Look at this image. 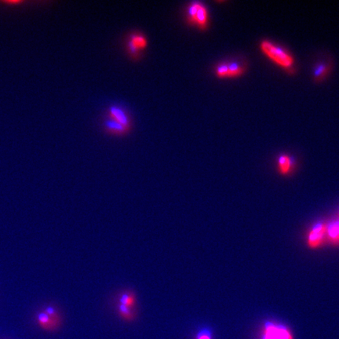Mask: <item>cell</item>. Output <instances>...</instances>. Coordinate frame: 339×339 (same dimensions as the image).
Here are the masks:
<instances>
[{"label":"cell","mask_w":339,"mask_h":339,"mask_svg":"<svg viewBox=\"0 0 339 339\" xmlns=\"http://www.w3.org/2000/svg\"><path fill=\"white\" fill-rule=\"evenodd\" d=\"M260 49L262 52L276 65L286 70L292 69L294 64V58L285 49L266 40L261 42Z\"/></svg>","instance_id":"obj_1"},{"label":"cell","mask_w":339,"mask_h":339,"mask_svg":"<svg viewBox=\"0 0 339 339\" xmlns=\"http://www.w3.org/2000/svg\"><path fill=\"white\" fill-rule=\"evenodd\" d=\"M261 339H294L291 330L284 325L267 322L264 326Z\"/></svg>","instance_id":"obj_2"},{"label":"cell","mask_w":339,"mask_h":339,"mask_svg":"<svg viewBox=\"0 0 339 339\" xmlns=\"http://www.w3.org/2000/svg\"><path fill=\"white\" fill-rule=\"evenodd\" d=\"M38 325L47 331H54L58 328L60 326L61 319L49 316L45 312H40L36 316Z\"/></svg>","instance_id":"obj_3"},{"label":"cell","mask_w":339,"mask_h":339,"mask_svg":"<svg viewBox=\"0 0 339 339\" xmlns=\"http://www.w3.org/2000/svg\"><path fill=\"white\" fill-rule=\"evenodd\" d=\"M326 234V225L318 224L314 226L309 234L308 244L311 248H316L321 244L323 237Z\"/></svg>","instance_id":"obj_4"},{"label":"cell","mask_w":339,"mask_h":339,"mask_svg":"<svg viewBox=\"0 0 339 339\" xmlns=\"http://www.w3.org/2000/svg\"><path fill=\"white\" fill-rule=\"evenodd\" d=\"M332 63L328 62V61H321L316 64L312 71L314 82L319 83L324 80L330 73Z\"/></svg>","instance_id":"obj_5"},{"label":"cell","mask_w":339,"mask_h":339,"mask_svg":"<svg viewBox=\"0 0 339 339\" xmlns=\"http://www.w3.org/2000/svg\"><path fill=\"white\" fill-rule=\"evenodd\" d=\"M110 118L122 124L125 128H129L130 120L128 114L122 108L117 106H111L109 109Z\"/></svg>","instance_id":"obj_6"},{"label":"cell","mask_w":339,"mask_h":339,"mask_svg":"<svg viewBox=\"0 0 339 339\" xmlns=\"http://www.w3.org/2000/svg\"><path fill=\"white\" fill-rule=\"evenodd\" d=\"M208 11L203 4H201L194 18L193 24H196L201 29H204L208 25Z\"/></svg>","instance_id":"obj_7"},{"label":"cell","mask_w":339,"mask_h":339,"mask_svg":"<svg viewBox=\"0 0 339 339\" xmlns=\"http://www.w3.org/2000/svg\"><path fill=\"white\" fill-rule=\"evenodd\" d=\"M137 298L134 291H124L118 297V304L134 309L136 305Z\"/></svg>","instance_id":"obj_8"},{"label":"cell","mask_w":339,"mask_h":339,"mask_svg":"<svg viewBox=\"0 0 339 339\" xmlns=\"http://www.w3.org/2000/svg\"><path fill=\"white\" fill-rule=\"evenodd\" d=\"M293 167V160L288 155L282 154L278 158V168L282 174H289Z\"/></svg>","instance_id":"obj_9"},{"label":"cell","mask_w":339,"mask_h":339,"mask_svg":"<svg viewBox=\"0 0 339 339\" xmlns=\"http://www.w3.org/2000/svg\"><path fill=\"white\" fill-rule=\"evenodd\" d=\"M228 67V78L241 76L245 72V66L240 61H233L227 63Z\"/></svg>","instance_id":"obj_10"},{"label":"cell","mask_w":339,"mask_h":339,"mask_svg":"<svg viewBox=\"0 0 339 339\" xmlns=\"http://www.w3.org/2000/svg\"><path fill=\"white\" fill-rule=\"evenodd\" d=\"M104 125H105L107 131L111 132V133L123 134L128 131V128H125L122 124H119L118 122L111 118L107 120L104 123Z\"/></svg>","instance_id":"obj_11"},{"label":"cell","mask_w":339,"mask_h":339,"mask_svg":"<svg viewBox=\"0 0 339 339\" xmlns=\"http://www.w3.org/2000/svg\"><path fill=\"white\" fill-rule=\"evenodd\" d=\"M117 311H118L120 316L127 321H133L134 319H135V312H134L133 309H131L129 307L118 304L117 305Z\"/></svg>","instance_id":"obj_12"},{"label":"cell","mask_w":339,"mask_h":339,"mask_svg":"<svg viewBox=\"0 0 339 339\" xmlns=\"http://www.w3.org/2000/svg\"><path fill=\"white\" fill-rule=\"evenodd\" d=\"M326 234L333 242L339 244V221L326 226Z\"/></svg>","instance_id":"obj_13"},{"label":"cell","mask_w":339,"mask_h":339,"mask_svg":"<svg viewBox=\"0 0 339 339\" xmlns=\"http://www.w3.org/2000/svg\"><path fill=\"white\" fill-rule=\"evenodd\" d=\"M130 40H131V41L134 43V45H135V47H138L139 50H142V49H145L147 47V40H146V37L142 36V35L133 34L131 36Z\"/></svg>","instance_id":"obj_14"},{"label":"cell","mask_w":339,"mask_h":339,"mask_svg":"<svg viewBox=\"0 0 339 339\" xmlns=\"http://www.w3.org/2000/svg\"><path fill=\"white\" fill-rule=\"evenodd\" d=\"M201 4L202 3L196 1V2L191 3L190 5L188 6V9H187V16H188V22H190L191 24H193L194 18L196 16V12H197Z\"/></svg>","instance_id":"obj_15"},{"label":"cell","mask_w":339,"mask_h":339,"mask_svg":"<svg viewBox=\"0 0 339 339\" xmlns=\"http://www.w3.org/2000/svg\"><path fill=\"white\" fill-rule=\"evenodd\" d=\"M216 75L219 78H228L227 63H221L216 68Z\"/></svg>","instance_id":"obj_16"},{"label":"cell","mask_w":339,"mask_h":339,"mask_svg":"<svg viewBox=\"0 0 339 339\" xmlns=\"http://www.w3.org/2000/svg\"><path fill=\"white\" fill-rule=\"evenodd\" d=\"M196 339H213V333L210 329H201L196 334Z\"/></svg>","instance_id":"obj_17"},{"label":"cell","mask_w":339,"mask_h":339,"mask_svg":"<svg viewBox=\"0 0 339 339\" xmlns=\"http://www.w3.org/2000/svg\"><path fill=\"white\" fill-rule=\"evenodd\" d=\"M43 312H45L46 313L48 314L49 316H53V317H60L59 313H58L57 309L54 308V306H51V305H49V306L46 307L45 309L43 310Z\"/></svg>","instance_id":"obj_18"},{"label":"cell","mask_w":339,"mask_h":339,"mask_svg":"<svg viewBox=\"0 0 339 339\" xmlns=\"http://www.w3.org/2000/svg\"><path fill=\"white\" fill-rule=\"evenodd\" d=\"M128 49L130 54L132 56L138 55V52H139V50H140L138 47H135V46L134 45V43H132L131 40H129V41L128 42Z\"/></svg>","instance_id":"obj_19"}]
</instances>
